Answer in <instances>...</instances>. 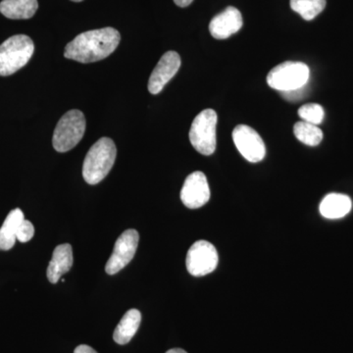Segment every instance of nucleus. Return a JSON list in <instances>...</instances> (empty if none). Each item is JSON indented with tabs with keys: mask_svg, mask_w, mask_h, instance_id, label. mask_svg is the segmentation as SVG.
<instances>
[{
	"mask_svg": "<svg viewBox=\"0 0 353 353\" xmlns=\"http://www.w3.org/2000/svg\"><path fill=\"white\" fill-rule=\"evenodd\" d=\"M181 199L190 209L201 208L210 199V189L206 176L201 171L194 172L185 179L181 190Z\"/></svg>",
	"mask_w": 353,
	"mask_h": 353,
	"instance_id": "10",
	"label": "nucleus"
},
{
	"mask_svg": "<svg viewBox=\"0 0 353 353\" xmlns=\"http://www.w3.org/2000/svg\"><path fill=\"white\" fill-rule=\"evenodd\" d=\"M166 353H188L181 348H173V350H168Z\"/></svg>",
	"mask_w": 353,
	"mask_h": 353,
	"instance_id": "25",
	"label": "nucleus"
},
{
	"mask_svg": "<svg viewBox=\"0 0 353 353\" xmlns=\"http://www.w3.org/2000/svg\"><path fill=\"white\" fill-rule=\"evenodd\" d=\"M352 199L341 194H330L320 204V213L327 219H340L352 210Z\"/></svg>",
	"mask_w": 353,
	"mask_h": 353,
	"instance_id": "14",
	"label": "nucleus"
},
{
	"mask_svg": "<svg viewBox=\"0 0 353 353\" xmlns=\"http://www.w3.org/2000/svg\"><path fill=\"white\" fill-rule=\"evenodd\" d=\"M234 145L243 157L252 163L263 160L266 146L259 132L246 125H239L233 132Z\"/></svg>",
	"mask_w": 353,
	"mask_h": 353,
	"instance_id": "9",
	"label": "nucleus"
},
{
	"mask_svg": "<svg viewBox=\"0 0 353 353\" xmlns=\"http://www.w3.org/2000/svg\"><path fill=\"white\" fill-rule=\"evenodd\" d=\"M39 8L38 0H2L0 12L8 19H30Z\"/></svg>",
	"mask_w": 353,
	"mask_h": 353,
	"instance_id": "15",
	"label": "nucleus"
},
{
	"mask_svg": "<svg viewBox=\"0 0 353 353\" xmlns=\"http://www.w3.org/2000/svg\"><path fill=\"white\" fill-rule=\"evenodd\" d=\"M32 39L16 34L0 44V76L7 77L23 68L34 54Z\"/></svg>",
	"mask_w": 353,
	"mask_h": 353,
	"instance_id": "3",
	"label": "nucleus"
},
{
	"mask_svg": "<svg viewBox=\"0 0 353 353\" xmlns=\"http://www.w3.org/2000/svg\"><path fill=\"white\" fill-rule=\"evenodd\" d=\"M309 74L307 65L303 62L287 61L271 70L267 83L274 90L289 92L305 87Z\"/></svg>",
	"mask_w": 353,
	"mask_h": 353,
	"instance_id": "6",
	"label": "nucleus"
},
{
	"mask_svg": "<svg viewBox=\"0 0 353 353\" xmlns=\"http://www.w3.org/2000/svg\"><path fill=\"white\" fill-rule=\"evenodd\" d=\"M34 234V225L30 221H23L17 231V240L21 241V243H28V241L32 240Z\"/></svg>",
	"mask_w": 353,
	"mask_h": 353,
	"instance_id": "21",
	"label": "nucleus"
},
{
	"mask_svg": "<svg viewBox=\"0 0 353 353\" xmlns=\"http://www.w3.org/2000/svg\"><path fill=\"white\" fill-rule=\"evenodd\" d=\"M72 1H74V2H81V1H83V0H72Z\"/></svg>",
	"mask_w": 353,
	"mask_h": 353,
	"instance_id": "26",
	"label": "nucleus"
},
{
	"mask_svg": "<svg viewBox=\"0 0 353 353\" xmlns=\"http://www.w3.org/2000/svg\"><path fill=\"white\" fill-rule=\"evenodd\" d=\"M73 266V250L69 243L58 245L53 252L52 259L48 264V281L51 284H57L64 274L71 270Z\"/></svg>",
	"mask_w": 353,
	"mask_h": 353,
	"instance_id": "13",
	"label": "nucleus"
},
{
	"mask_svg": "<svg viewBox=\"0 0 353 353\" xmlns=\"http://www.w3.org/2000/svg\"><path fill=\"white\" fill-rule=\"evenodd\" d=\"M299 115L304 122L317 126L324 119V109L319 104H305L299 109Z\"/></svg>",
	"mask_w": 353,
	"mask_h": 353,
	"instance_id": "20",
	"label": "nucleus"
},
{
	"mask_svg": "<svg viewBox=\"0 0 353 353\" xmlns=\"http://www.w3.org/2000/svg\"><path fill=\"white\" fill-rule=\"evenodd\" d=\"M243 25V16L239 9L229 6L211 20L209 31L216 39H226L240 31Z\"/></svg>",
	"mask_w": 353,
	"mask_h": 353,
	"instance_id": "12",
	"label": "nucleus"
},
{
	"mask_svg": "<svg viewBox=\"0 0 353 353\" xmlns=\"http://www.w3.org/2000/svg\"><path fill=\"white\" fill-rule=\"evenodd\" d=\"M219 256L212 243L206 241H196L187 254V269L190 275L202 277L217 268Z\"/></svg>",
	"mask_w": 353,
	"mask_h": 353,
	"instance_id": "7",
	"label": "nucleus"
},
{
	"mask_svg": "<svg viewBox=\"0 0 353 353\" xmlns=\"http://www.w3.org/2000/svg\"><path fill=\"white\" fill-rule=\"evenodd\" d=\"M141 314L138 309H130L114 331L113 339L118 345H124L131 341L141 325Z\"/></svg>",
	"mask_w": 353,
	"mask_h": 353,
	"instance_id": "16",
	"label": "nucleus"
},
{
	"mask_svg": "<svg viewBox=\"0 0 353 353\" xmlns=\"http://www.w3.org/2000/svg\"><path fill=\"white\" fill-rule=\"evenodd\" d=\"M290 7L304 20L311 21L324 10L326 0H290Z\"/></svg>",
	"mask_w": 353,
	"mask_h": 353,
	"instance_id": "19",
	"label": "nucleus"
},
{
	"mask_svg": "<svg viewBox=\"0 0 353 353\" xmlns=\"http://www.w3.org/2000/svg\"><path fill=\"white\" fill-rule=\"evenodd\" d=\"M217 113L213 109H205L194 118L190 130V141L201 154H213L216 150V125Z\"/></svg>",
	"mask_w": 353,
	"mask_h": 353,
	"instance_id": "5",
	"label": "nucleus"
},
{
	"mask_svg": "<svg viewBox=\"0 0 353 353\" xmlns=\"http://www.w3.org/2000/svg\"><path fill=\"white\" fill-rule=\"evenodd\" d=\"M304 88L305 87L297 88V90H289V92H283L282 95L285 99H288V101H299V99H301V97H303L304 94H305Z\"/></svg>",
	"mask_w": 353,
	"mask_h": 353,
	"instance_id": "22",
	"label": "nucleus"
},
{
	"mask_svg": "<svg viewBox=\"0 0 353 353\" xmlns=\"http://www.w3.org/2000/svg\"><path fill=\"white\" fill-rule=\"evenodd\" d=\"M117 148L112 139H99L88 150L83 165V176L90 185L101 183L112 169Z\"/></svg>",
	"mask_w": 353,
	"mask_h": 353,
	"instance_id": "2",
	"label": "nucleus"
},
{
	"mask_svg": "<svg viewBox=\"0 0 353 353\" xmlns=\"http://www.w3.org/2000/svg\"><path fill=\"white\" fill-rule=\"evenodd\" d=\"M85 132V118L82 111L70 110L62 116L53 132L52 145L58 152L73 150Z\"/></svg>",
	"mask_w": 353,
	"mask_h": 353,
	"instance_id": "4",
	"label": "nucleus"
},
{
	"mask_svg": "<svg viewBox=\"0 0 353 353\" xmlns=\"http://www.w3.org/2000/svg\"><path fill=\"white\" fill-rule=\"evenodd\" d=\"M120 39V32L114 28L85 32L67 44L64 57L80 63L99 61L115 51Z\"/></svg>",
	"mask_w": 353,
	"mask_h": 353,
	"instance_id": "1",
	"label": "nucleus"
},
{
	"mask_svg": "<svg viewBox=\"0 0 353 353\" xmlns=\"http://www.w3.org/2000/svg\"><path fill=\"white\" fill-rule=\"evenodd\" d=\"M192 1H194V0H174L176 6L179 7H188L192 4Z\"/></svg>",
	"mask_w": 353,
	"mask_h": 353,
	"instance_id": "24",
	"label": "nucleus"
},
{
	"mask_svg": "<svg viewBox=\"0 0 353 353\" xmlns=\"http://www.w3.org/2000/svg\"><path fill=\"white\" fill-rule=\"evenodd\" d=\"M24 220V213L19 208L9 213L0 228V250H9L15 245L18 229Z\"/></svg>",
	"mask_w": 353,
	"mask_h": 353,
	"instance_id": "17",
	"label": "nucleus"
},
{
	"mask_svg": "<svg viewBox=\"0 0 353 353\" xmlns=\"http://www.w3.org/2000/svg\"><path fill=\"white\" fill-rule=\"evenodd\" d=\"M139 241V234L137 230H127L121 234L106 263L105 271L108 275H115L132 261L136 254Z\"/></svg>",
	"mask_w": 353,
	"mask_h": 353,
	"instance_id": "8",
	"label": "nucleus"
},
{
	"mask_svg": "<svg viewBox=\"0 0 353 353\" xmlns=\"http://www.w3.org/2000/svg\"><path fill=\"white\" fill-rule=\"evenodd\" d=\"M181 57L175 51H168L159 60L148 81V90L152 94H158L167 83L176 75L181 67Z\"/></svg>",
	"mask_w": 353,
	"mask_h": 353,
	"instance_id": "11",
	"label": "nucleus"
},
{
	"mask_svg": "<svg viewBox=\"0 0 353 353\" xmlns=\"http://www.w3.org/2000/svg\"><path fill=\"white\" fill-rule=\"evenodd\" d=\"M74 353H97L94 348L88 347V345H81L76 347Z\"/></svg>",
	"mask_w": 353,
	"mask_h": 353,
	"instance_id": "23",
	"label": "nucleus"
},
{
	"mask_svg": "<svg viewBox=\"0 0 353 353\" xmlns=\"http://www.w3.org/2000/svg\"><path fill=\"white\" fill-rule=\"evenodd\" d=\"M294 136L299 141L304 145L309 146H316L321 143L323 139V132L316 125L310 123L301 122L296 123L294 127Z\"/></svg>",
	"mask_w": 353,
	"mask_h": 353,
	"instance_id": "18",
	"label": "nucleus"
}]
</instances>
